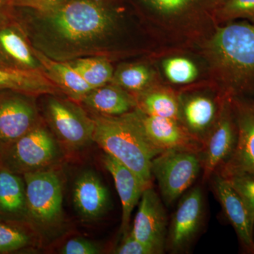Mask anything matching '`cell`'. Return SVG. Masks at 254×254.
Wrapping results in <instances>:
<instances>
[{"mask_svg":"<svg viewBox=\"0 0 254 254\" xmlns=\"http://www.w3.org/2000/svg\"><path fill=\"white\" fill-rule=\"evenodd\" d=\"M23 25L32 46L51 59L114 60L160 53L131 5L122 0H70Z\"/></svg>","mask_w":254,"mask_h":254,"instance_id":"cell-1","label":"cell"},{"mask_svg":"<svg viewBox=\"0 0 254 254\" xmlns=\"http://www.w3.org/2000/svg\"><path fill=\"white\" fill-rule=\"evenodd\" d=\"M113 60L106 56H88L67 61L92 88H98L113 80Z\"/></svg>","mask_w":254,"mask_h":254,"instance_id":"cell-28","label":"cell"},{"mask_svg":"<svg viewBox=\"0 0 254 254\" xmlns=\"http://www.w3.org/2000/svg\"><path fill=\"white\" fill-rule=\"evenodd\" d=\"M92 118L95 143L152 186V160L163 151L145 135L136 109L120 116L93 115Z\"/></svg>","mask_w":254,"mask_h":254,"instance_id":"cell-4","label":"cell"},{"mask_svg":"<svg viewBox=\"0 0 254 254\" xmlns=\"http://www.w3.org/2000/svg\"><path fill=\"white\" fill-rule=\"evenodd\" d=\"M93 115L120 116L136 109V98L110 83L93 88L81 100Z\"/></svg>","mask_w":254,"mask_h":254,"instance_id":"cell-23","label":"cell"},{"mask_svg":"<svg viewBox=\"0 0 254 254\" xmlns=\"http://www.w3.org/2000/svg\"><path fill=\"white\" fill-rule=\"evenodd\" d=\"M0 218L28 222L26 184L23 175L0 165Z\"/></svg>","mask_w":254,"mask_h":254,"instance_id":"cell-24","label":"cell"},{"mask_svg":"<svg viewBox=\"0 0 254 254\" xmlns=\"http://www.w3.org/2000/svg\"><path fill=\"white\" fill-rule=\"evenodd\" d=\"M76 103L46 95L43 103L44 121L63 149L70 152L83 150L94 142V120Z\"/></svg>","mask_w":254,"mask_h":254,"instance_id":"cell-7","label":"cell"},{"mask_svg":"<svg viewBox=\"0 0 254 254\" xmlns=\"http://www.w3.org/2000/svg\"><path fill=\"white\" fill-rule=\"evenodd\" d=\"M72 202L75 210L83 220L94 221L109 209V190L95 171L83 170L73 182Z\"/></svg>","mask_w":254,"mask_h":254,"instance_id":"cell-17","label":"cell"},{"mask_svg":"<svg viewBox=\"0 0 254 254\" xmlns=\"http://www.w3.org/2000/svg\"><path fill=\"white\" fill-rule=\"evenodd\" d=\"M33 95H57L62 91L40 70L24 69L0 61V91Z\"/></svg>","mask_w":254,"mask_h":254,"instance_id":"cell-22","label":"cell"},{"mask_svg":"<svg viewBox=\"0 0 254 254\" xmlns=\"http://www.w3.org/2000/svg\"><path fill=\"white\" fill-rule=\"evenodd\" d=\"M102 248L96 242L84 238L74 237L68 240L60 250L62 254H98Z\"/></svg>","mask_w":254,"mask_h":254,"instance_id":"cell-31","label":"cell"},{"mask_svg":"<svg viewBox=\"0 0 254 254\" xmlns=\"http://www.w3.org/2000/svg\"><path fill=\"white\" fill-rule=\"evenodd\" d=\"M238 138L236 121L229 98L224 101L220 116L203 145L201 158L203 180H210L214 173L230 160Z\"/></svg>","mask_w":254,"mask_h":254,"instance_id":"cell-11","label":"cell"},{"mask_svg":"<svg viewBox=\"0 0 254 254\" xmlns=\"http://www.w3.org/2000/svg\"><path fill=\"white\" fill-rule=\"evenodd\" d=\"M135 98L136 109L145 115L179 121L177 90L165 82L155 85Z\"/></svg>","mask_w":254,"mask_h":254,"instance_id":"cell-26","label":"cell"},{"mask_svg":"<svg viewBox=\"0 0 254 254\" xmlns=\"http://www.w3.org/2000/svg\"><path fill=\"white\" fill-rule=\"evenodd\" d=\"M218 26L242 19L254 23V0H225L215 9Z\"/></svg>","mask_w":254,"mask_h":254,"instance_id":"cell-29","label":"cell"},{"mask_svg":"<svg viewBox=\"0 0 254 254\" xmlns=\"http://www.w3.org/2000/svg\"><path fill=\"white\" fill-rule=\"evenodd\" d=\"M1 155H0V165H1Z\"/></svg>","mask_w":254,"mask_h":254,"instance_id":"cell-37","label":"cell"},{"mask_svg":"<svg viewBox=\"0 0 254 254\" xmlns=\"http://www.w3.org/2000/svg\"><path fill=\"white\" fill-rule=\"evenodd\" d=\"M200 171V153L192 150H164L152 160V175L158 182L167 205L173 204L186 193Z\"/></svg>","mask_w":254,"mask_h":254,"instance_id":"cell-9","label":"cell"},{"mask_svg":"<svg viewBox=\"0 0 254 254\" xmlns=\"http://www.w3.org/2000/svg\"><path fill=\"white\" fill-rule=\"evenodd\" d=\"M70 0H15L13 6L26 8L38 14L50 12Z\"/></svg>","mask_w":254,"mask_h":254,"instance_id":"cell-32","label":"cell"},{"mask_svg":"<svg viewBox=\"0 0 254 254\" xmlns=\"http://www.w3.org/2000/svg\"><path fill=\"white\" fill-rule=\"evenodd\" d=\"M197 53L206 64L208 81L223 98L254 97V23L219 26Z\"/></svg>","mask_w":254,"mask_h":254,"instance_id":"cell-3","label":"cell"},{"mask_svg":"<svg viewBox=\"0 0 254 254\" xmlns=\"http://www.w3.org/2000/svg\"><path fill=\"white\" fill-rule=\"evenodd\" d=\"M0 61H1V60H0ZM1 62H2V61H1Z\"/></svg>","mask_w":254,"mask_h":254,"instance_id":"cell-38","label":"cell"},{"mask_svg":"<svg viewBox=\"0 0 254 254\" xmlns=\"http://www.w3.org/2000/svg\"><path fill=\"white\" fill-rule=\"evenodd\" d=\"M9 18H0V60L16 67L42 71L22 25Z\"/></svg>","mask_w":254,"mask_h":254,"instance_id":"cell-19","label":"cell"},{"mask_svg":"<svg viewBox=\"0 0 254 254\" xmlns=\"http://www.w3.org/2000/svg\"><path fill=\"white\" fill-rule=\"evenodd\" d=\"M225 1V0H216L217 2V6H218L219 4H220V3H222V1Z\"/></svg>","mask_w":254,"mask_h":254,"instance_id":"cell-35","label":"cell"},{"mask_svg":"<svg viewBox=\"0 0 254 254\" xmlns=\"http://www.w3.org/2000/svg\"><path fill=\"white\" fill-rule=\"evenodd\" d=\"M129 232L132 236L153 249L155 254L165 252L168 235L167 215L163 201L153 186L145 189L142 193Z\"/></svg>","mask_w":254,"mask_h":254,"instance_id":"cell-13","label":"cell"},{"mask_svg":"<svg viewBox=\"0 0 254 254\" xmlns=\"http://www.w3.org/2000/svg\"><path fill=\"white\" fill-rule=\"evenodd\" d=\"M117 254H156L150 247L142 243L128 232L124 237L123 242L115 250Z\"/></svg>","mask_w":254,"mask_h":254,"instance_id":"cell-33","label":"cell"},{"mask_svg":"<svg viewBox=\"0 0 254 254\" xmlns=\"http://www.w3.org/2000/svg\"><path fill=\"white\" fill-rule=\"evenodd\" d=\"M136 110L145 135L159 150L201 152L203 144L192 136L180 122L173 119L150 116Z\"/></svg>","mask_w":254,"mask_h":254,"instance_id":"cell-18","label":"cell"},{"mask_svg":"<svg viewBox=\"0 0 254 254\" xmlns=\"http://www.w3.org/2000/svg\"><path fill=\"white\" fill-rule=\"evenodd\" d=\"M15 0H0V18L7 16L6 15V9L9 7H13Z\"/></svg>","mask_w":254,"mask_h":254,"instance_id":"cell-34","label":"cell"},{"mask_svg":"<svg viewBox=\"0 0 254 254\" xmlns=\"http://www.w3.org/2000/svg\"><path fill=\"white\" fill-rule=\"evenodd\" d=\"M176 89L179 121L203 145L220 116L226 98L207 80Z\"/></svg>","mask_w":254,"mask_h":254,"instance_id":"cell-8","label":"cell"},{"mask_svg":"<svg viewBox=\"0 0 254 254\" xmlns=\"http://www.w3.org/2000/svg\"><path fill=\"white\" fill-rule=\"evenodd\" d=\"M152 58L163 81L175 88L208 81L206 64L197 52H160Z\"/></svg>","mask_w":254,"mask_h":254,"instance_id":"cell-15","label":"cell"},{"mask_svg":"<svg viewBox=\"0 0 254 254\" xmlns=\"http://www.w3.org/2000/svg\"><path fill=\"white\" fill-rule=\"evenodd\" d=\"M240 195L254 222V173L233 172L220 173Z\"/></svg>","mask_w":254,"mask_h":254,"instance_id":"cell-30","label":"cell"},{"mask_svg":"<svg viewBox=\"0 0 254 254\" xmlns=\"http://www.w3.org/2000/svg\"><path fill=\"white\" fill-rule=\"evenodd\" d=\"M102 161L105 168L113 177L121 200L123 215L120 230L125 237L130 231V220L133 209L139 203L145 189L150 186L147 185L131 169L127 168L111 155L105 153Z\"/></svg>","mask_w":254,"mask_h":254,"instance_id":"cell-20","label":"cell"},{"mask_svg":"<svg viewBox=\"0 0 254 254\" xmlns=\"http://www.w3.org/2000/svg\"><path fill=\"white\" fill-rule=\"evenodd\" d=\"M229 99L238 131L237 146L230 160L215 173H254V97Z\"/></svg>","mask_w":254,"mask_h":254,"instance_id":"cell-14","label":"cell"},{"mask_svg":"<svg viewBox=\"0 0 254 254\" xmlns=\"http://www.w3.org/2000/svg\"><path fill=\"white\" fill-rule=\"evenodd\" d=\"M212 187L228 222L249 253H254V222L240 195L220 174L210 177Z\"/></svg>","mask_w":254,"mask_h":254,"instance_id":"cell-16","label":"cell"},{"mask_svg":"<svg viewBox=\"0 0 254 254\" xmlns=\"http://www.w3.org/2000/svg\"><path fill=\"white\" fill-rule=\"evenodd\" d=\"M39 237L29 222L0 218V254L33 250L38 246Z\"/></svg>","mask_w":254,"mask_h":254,"instance_id":"cell-27","label":"cell"},{"mask_svg":"<svg viewBox=\"0 0 254 254\" xmlns=\"http://www.w3.org/2000/svg\"><path fill=\"white\" fill-rule=\"evenodd\" d=\"M46 122L41 120L1 155V165L25 174L59 166L64 150Z\"/></svg>","mask_w":254,"mask_h":254,"instance_id":"cell-6","label":"cell"},{"mask_svg":"<svg viewBox=\"0 0 254 254\" xmlns=\"http://www.w3.org/2000/svg\"><path fill=\"white\" fill-rule=\"evenodd\" d=\"M33 50L41 63L42 71L70 99L81 102L93 89L67 61L51 59L34 48Z\"/></svg>","mask_w":254,"mask_h":254,"instance_id":"cell-25","label":"cell"},{"mask_svg":"<svg viewBox=\"0 0 254 254\" xmlns=\"http://www.w3.org/2000/svg\"><path fill=\"white\" fill-rule=\"evenodd\" d=\"M36 95L0 91V155L42 120Z\"/></svg>","mask_w":254,"mask_h":254,"instance_id":"cell-10","label":"cell"},{"mask_svg":"<svg viewBox=\"0 0 254 254\" xmlns=\"http://www.w3.org/2000/svg\"><path fill=\"white\" fill-rule=\"evenodd\" d=\"M203 214V195L199 187L182 195L168 229L166 248L171 253H184L190 249L201 228Z\"/></svg>","mask_w":254,"mask_h":254,"instance_id":"cell-12","label":"cell"},{"mask_svg":"<svg viewBox=\"0 0 254 254\" xmlns=\"http://www.w3.org/2000/svg\"><path fill=\"white\" fill-rule=\"evenodd\" d=\"M59 166L23 175L28 222L39 235H49L63 226L64 181Z\"/></svg>","mask_w":254,"mask_h":254,"instance_id":"cell-5","label":"cell"},{"mask_svg":"<svg viewBox=\"0 0 254 254\" xmlns=\"http://www.w3.org/2000/svg\"><path fill=\"white\" fill-rule=\"evenodd\" d=\"M161 52L197 51L218 24L216 0H129Z\"/></svg>","mask_w":254,"mask_h":254,"instance_id":"cell-2","label":"cell"},{"mask_svg":"<svg viewBox=\"0 0 254 254\" xmlns=\"http://www.w3.org/2000/svg\"><path fill=\"white\" fill-rule=\"evenodd\" d=\"M162 82L165 81L150 55L119 64L115 68L111 83L136 97Z\"/></svg>","mask_w":254,"mask_h":254,"instance_id":"cell-21","label":"cell"},{"mask_svg":"<svg viewBox=\"0 0 254 254\" xmlns=\"http://www.w3.org/2000/svg\"></svg>","mask_w":254,"mask_h":254,"instance_id":"cell-36","label":"cell"}]
</instances>
